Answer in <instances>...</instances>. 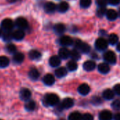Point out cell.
<instances>
[{
    "mask_svg": "<svg viewBox=\"0 0 120 120\" xmlns=\"http://www.w3.org/2000/svg\"><path fill=\"white\" fill-rule=\"evenodd\" d=\"M59 102V97L54 94H49L46 95L44 98V103L47 105L54 106L56 105Z\"/></svg>",
    "mask_w": 120,
    "mask_h": 120,
    "instance_id": "cell-1",
    "label": "cell"
},
{
    "mask_svg": "<svg viewBox=\"0 0 120 120\" xmlns=\"http://www.w3.org/2000/svg\"><path fill=\"white\" fill-rule=\"evenodd\" d=\"M75 47L77 49H78L79 51H80L82 53H88L90 52L91 51V47L90 46L85 43V42H83L82 41L79 40V39H77L75 42Z\"/></svg>",
    "mask_w": 120,
    "mask_h": 120,
    "instance_id": "cell-2",
    "label": "cell"
},
{
    "mask_svg": "<svg viewBox=\"0 0 120 120\" xmlns=\"http://www.w3.org/2000/svg\"><path fill=\"white\" fill-rule=\"evenodd\" d=\"M103 58L107 63L110 64H115L117 62V56L115 53L112 51L105 52L103 55Z\"/></svg>",
    "mask_w": 120,
    "mask_h": 120,
    "instance_id": "cell-3",
    "label": "cell"
},
{
    "mask_svg": "<svg viewBox=\"0 0 120 120\" xmlns=\"http://www.w3.org/2000/svg\"><path fill=\"white\" fill-rule=\"evenodd\" d=\"M108 42L104 38H98L95 42V46L98 51H104L108 48Z\"/></svg>",
    "mask_w": 120,
    "mask_h": 120,
    "instance_id": "cell-4",
    "label": "cell"
},
{
    "mask_svg": "<svg viewBox=\"0 0 120 120\" xmlns=\"http://www.w3.org/2000/svg\"><path fill=\"white\" fill-rule=\"evenodd\" d=\"M15 25L19 30H25L28 27V22L27 20L23 17H18L15 22Z\"/></svg>",
    "mask_w": 120,
    "mask_h": 120,
    "instance_id": "cell-5",
    "label": "cell"
},
{
    "mask_svg": "<svg viewBox=\"0 0 120 120\" xmlns=\"http://www.w3.org/2000/svg\"><path fill=\"white\" fill-rule=\"evenodd\" d=\"M1 26L5 31H11L13 28L14 24L11 19L6 18L2 20L1 23Z\"/></svg>",
    "mask_w": 120,
    "mask_h": 120,
    "instance_id": "cell-6",
    "label": "cell"
},
{
    "mask_svg": "<svg viewBox=\"0 0 120 120\" xmlns=\"http://www.w3.org/2000/svg\"><path fill=\"white\" fill-rule=\"evenodd\" d=\"M59 43L62 46H70V45H72L73 44V40L69 36H63V37H61L60 38Z\"/></svg>",
    "mask_w": 120,
    "mask_h": 120,
    "instance_id": "cell-7",
    "label": "cell"
},
{
    "mask_svg": "<svg viewBox=\"0 0 120 120\" xmlns=\"http://www.w3.org/2000/svg\"><path fill=\"white\" fill-rule=\"evenodd\" d=\"M31 91L28 89H22L20 92V97L21 100L22 101H27L31 97Z\"/></svg>",
    "mask_w": 120,
    "mask_h": 120,
    "instance_id": "cell-8",
    "label": "cell"
},
{
    "mask_svg": "<svg viewBox=\"0 0 120 120\" xmlns=\"http://www.w3.org/2000/svg\"><path fill=\"white\" fill-rule=\"evenodd\" d=\"M44 11L46 13H53L56 11V4L54 3H53L51 1H49V2H46L44 4Z\"/></svg>",
    "mask_w": 120,
    "mask_h": 120,
    "instance_id": "cell-9",
    "label": "cell"
},
{
    "mask_svg": "<svg viewBox=\"0 0 120 120\" xmlns=\"http://www.w3.org/2000/svg\"><path fill=\"white\" fill-rule=\"evenodd\" d=\"M73 105H74V101L70 98H66L63 101L60 107L63 109H68L72 108Z\"/></svg>",
    "mask_w": 120,
    "mask_h": 120,
    "instance_id": "cell-10",
    "label": "cell"
},
{
    "mask_svg": "<svg viewBox=\"0 0 120 120\" xmlns=\"http://www.w3.org/2000/svg\"><path fill=\"white\" fill-rule=\"evenodd\" d=\"M112 114L109 110H103L99 114V120H112Z\"/></svg>",
    "mask_w": 120,
    "mask_h": 120,
    "instance_id": "cell-11",
    "label": "cell"
},
{
    "mask_svg": "<svg viewBox=\"0 0 120 120\" xmlns=\"http://www.w3.org/2000/svg\"><path fill=\"white\" fill-rule=\"evenodd\" d=\"M78 92L82 96H86L90 92V87L86 84H82L78 87Z\"/></svg>",
    "mask_w": 120,
    "mask_h": 120,
    "instance_id": "cell-12",
    "label": "cell"
},
{
    "mask_svg": "<svg viewBox=\"0 0 120 120\" xmlns=\"http://www.w3.org/2000/svg\"><path fill=\"white\" fill-rule=\"evenodd\" d=\"M43 82H44V83L46 85H47V86H51L55 82V78H54L53 75H52L51 74H47V75H46L44 77Z\"/></svg>",
    "mask_w": 120,
    "mask_h": 120,
    "instance_id": "cell-13",
    "label": "cell"
},
{
    "mask_svg": "<svg viewBox=\"0 0 120 120\" xmlns=\"http://www.w3.org/2000/svg\"><path fill=\"white\" fill-rule=\"evenodd\" d=\"M25 37V32L22 30H17L13 32V38L16 41H20Z\"/></svg>",
    "mask_w": 120,
    "mask_h": 120,
    "instance_id": "cell-14",
    "label": "cell"
},
{
    "mask_svg": "<svg viewBox=\"0 0 120 120\" xmlns=\"http://www.w3.org/2000/svg\"><path fill=\"white\" fill-rule=\"evenodd\" d=\"M49 64L51 67L56 68L60 65V58L59 56H53L49 59Z\"/></svg>",
    "mask_w": 120,
    "mask_h": 120,
    "instance_id": "cell-15",
    "label": "cell"
},
{
    "mask_svg": "<svg viewBox=\"0 0 120 120\" xmlns=\"http://www.w3.org/2000/svg\"><path fill=\"white\" fill-rule=\"evenodd\" d=\"M58 55H59L60 58L67 59L70 57V51L67 48H61L58 51Z\"/></svg>",
    "mask_w": 120,
    "mask_h": 120,
    "instance_id": "cell-16",
    "label": "cell"
},
{
    "mask_svg": "<svg viewBox=\"0 0 120 120\" xmlns=\"http://www.w3.org/2000/svg\"><path fill=\"white\" fill-rule=\"evenodd\" d=\"M106 17L110 20H115L118 17V13L114 9H109L106 12Z\"/></svg>",
    "mask_w": 120,
    "mask_h": 120,
    "instance_id": "cell-17",
    "label": "cell"
},
{
    "mask_svg": "<svg viewBox=\"0 0 120 120\" xmlns=\"http://www.w3.org/2000/svg\"><path fill=\"white\" fill-rule=\"evenodd\" d=\"M83 68L86 71H92L96 68V63L92 60H87L84 63Z\"/></svg>",
    "mask_w": 120,
    "mask_h": 120,
    "instance_id": "cell-18",
    "label": "cell"
},
{
    "mask_svg": "<svg viewBox=\"0 0 120 120\" xmlns=\"http://www.w3.org/2000/svg\"><path fill=\"white\" fill-rule=\"evenodd\" d=\"M28 75L29 77L33 80V81H36L38 79V78L39 77V71L36 69V68H32L29 72H28Z\"/></svg>",
    "mask_w": 120,
    "mask_h": 120,
    "instance_id": "cell-19",
    "label": "cell"
},
{
    "mask_svg": "<svg viewBox=\"0 0 120 120\" xmlns=\"http://www.w3.org/2000/svg\"><path fill=\"white\" fill-rule=\"evenodd\" d=\"M98 70L101 74H108L110 72V67L107 63H101L98 66Z\"/></svg>",
    "mask_w": 120,
    "mask_h": 120,
    "instance_id": "cell-20",
    "label": "cell"
},
{
    "mask_svg": "<svg viewBox=\"0 0 120 120\" xmlns=\"http://www.w3.org/2000/svg\"><path fill=\"white\" fill-rule=\"evenodd\" d=\"M55 32L58 34H62L65 31V26L63 23H58L53 27Z\"/></svg>",
    "mask_w": 120,
    "mask_h": 120,
    "instance_id": "cell-21",
    "label": "cell"
},
{
    "mask_svg": "<svg viewBox=\"0 0 120 120\" xmlns=\"http://www.w3.org/2000/svg\"><path fill=\"white\" fill-rule=\"evenodd\" d=\"M25 58V56L22 53H15L13 57V60L15 63L19 64L21 63Z\"/></svg>",
    "mask_w": 120,
    "mask_h": 120,
    "instance_id": "cell-22",
    "label": "cell"
},
{
    "mask_svg": "<svg viewBox=\"0 0 120 120\" xmlns=\"http://www.w3.org/2000/svg\"><path fill=\"white\" fill-rule=\"evenodd\" d=\"M67 73H68V71H67L66 68L64 67L59 68L57 70H56V71H55V75L58 78H62V77L66 76Z\"/></svg>",
    "mask_w": 120,
    "mask_h": 120,
    "instance_id": "cell-23",
    "label": "cell"
},
{
    "mask_svg": "<svg viewBox=\"0 0 120 120\" xmlns=\"http://www.w3.org/2000/svg\"><path fill=\"white\" fill-rule=\"evenodd\" d=\"M115 94L111 89H106L103 93V97L105 100H111L114 98Z\"/></svg>",
    "mask_w": 120,
    "mask_h": 120,
    "instance_id": "cell-24",
    "label": "cell"
},
{
    "mask_svg": "<svg viewBox=\"0 0 120 120\" xmlns=\"http://www.w3.org/2000/svg\"><path fill=\"white\" fill-rule=\"evenodd\" d=\"M57 8H58V11L59 12H60V13H65V12H66L68 10V8H69V4L67 2H65V1H63V2H61V3H60L58 4Z\"/></svg>",
    "mask_w": 120,
    "mask_h": 120,
    "instance_id": "cell-25",
    "label": "cell"
},
{
    "mask_svg": "<svg viewBox=\"0 0 120 120\" xmlns=\"http://www.w3.org/2000/svg\"><path fill=\"white\" fill-rule=\"evenodd\" d=\"M41 56V53L37 50H31L29 53V57L32 60H37L40 58Z\"/></svg>",
    "mask_w": 120,
    "mask_h": 120,
    "instance_id": "cell-26",
    "label": "cell"
},
{
    "mask_svg": "<svg viewBox=\"0 0 120 120\" xmlns=\"http://www.w3.org/2000/svg\"><path fill=\"white\" fill-rule=\"evenodd\" d=\"M119 37L116 34H111L108 37V43L111 45H115L118 42Z\"/></svg>",
    "mask_w": 120,
    "mask_h": 120,
    "instance_id": "cell-27",
    "label": "cell"
},
{
    "mask_svg": "<svg viewBox=\"0 0 120 120\" xmlns=\"http://www.w3.org/2000/svg\"><path fill=\"white\" fill-rule=\"evenodd\" d=\"M9 65V59L6 56H0V68H4Z\"/></svg>",
    "mask_w": 120,
    "mask_h": 120,
    "instance_id": "cell-28",
    "label": "cell"
},
{
    "mask_svg": "<svg viewBox=\"0 0 120 120\" xmlns=\"http://www.w3.org/2000/svg\"><path fill=\"white\" fill-rule=\"evenodd\" d=\"M82 115L79 112H73L68 117V120H82Z\"/></svg>",
    "mask_w": 120,
    "mask_h": 120,
    "instance_id": "cell-29",
    "label": "cell"
},
{
    "mask_svg": "<svg viewBox=\"0 0 120 120\" xmlns=\"http://www.w3.org/2000/svg\"><path fill=\"white\" fill-rule=\"evenodd\" d=\"M67 68H68V70H70L71 72H73V71H75L77 69L78 65H77V63L75 60H71V61H70V62L68 63Z\"/></svg>",
    "mask_w": 120,
    "mask_h": 120,
    "instance_id": "cell-30",
    "label": "cell"
},
{
    "mask_svg": "<svg viewBox=\"0 0 120 120\" xmlns=\"http://www.w3.org/2000/svg\"><path fill=\"white\" fill-rule=\"evenodd\" d=\"M2 37L4 41H10L11 39H13V32L11 31H5L4 33L2 34Z\"/></svg>",
    "mask_w": 120,
    "mask_h": 120,
    "instance_id": "cell-31",
    "label": "cell"
},
{
    "mask_svg": "<svg viewBox=\"0 0 120 120\" xmlns=\"http://www.w3.org/2000/svg\"><path fill=\"white\" fill-rule=\"evenodd\" d=\"M25 107L27 111H33L36 108V103L33 101H27Z\"/></svg>",
    "mask_w": 120,
    "mask_h": 120,
    "instance_id": "cell-32",
    "label": "cell"
},
{
    "mask_svg": "<svg viewBox=\"0 0 120 120\" xmlns=\"http://www.w3.org/2000/svg\"><path fill=\"white\" fill-rule=\"evenodd\" d=\"M70 56L71 57V58L73 60H78L80 59L81 58V56H80V53L75 49L72 50L70 51Z\"/></svg>",
    "mask_w": 120,
    "mask_h": 120,
    "instance_id": "cell-33",
    "label": "cell"
},
{
    "mask_svg": "<svg viewBox=\"0 0 120 120\" xmlns=\"http://www.w3.org/2000/svg\"><path fill=\"white\" fill-rule=\"evenodd\" d=\"M6 50L8 53H14L16 52V46L13 44H8L6 46Z\"/></svg>",
    "mask_w": 120,
    "mask_h": 120,
    "instance_id": "cell-34",
    "label": "cell"
},
{
    "mask_svg": "<svg viewBox=\"0 0 120 120\" xmlns=\"http://www.w3.org/2000/svg\"><path fill=\"white\" fill-rule=\"evenodd\" d=\"M107 11L108 10L105 8V7H99L98 9L97 10L96 14L98 17H103V15H106Z\"/></svg>",
    "mask_w": 120,
    "mask_h": 120,
    "instance_id": "cell-35",
    "label": "cell"
},
{
    "mask_svg": "<svg viewBox=\"0 0 120 120\" xmlns=\"http://www.w3.org/2000/svg\"><path fill=\"white\" fill-rule=\"evenodd\" d=\"M91 4V0H80V6L82 8H88Z\"/></svg>",
    "mask_w": 120,
    "mask_h": 120,
    "instance_id": "cell-36",
    "label": "cell"
},
{
    "mask_svg": "<svg viewBox=\"0 0 120 120\" xmlns=\"http://www.w3.org/2000/svg\"><path fill=\"white\" fill-rule=\"evenodd\" d=\"M112 107L113 109L116 110H120V100H115L112 103Z\"/></svg>",
    "mask_w": 120,
    "mask_h": 120,
    "instance_id": "cell-37",
    "label": "cell"
},
{
    "mask_svg": "<svg viewBox=\"0 0 120 120\" xmlns=\"http://www.w3.org/2000/svg\"><path fill=\"white\" fill-rule=\"evenodd\" d=\"M108 2V0H96V4L99 7H105Z\"/></svg>",
    "mask_w": 120,
    "mask_h": 120,
    "instance_id": "cell-38",
    "label": "cell"
},
{
    "mask_svg": "<svg viewBox=\"0 0 120 120\" xmlns=\"http://www.w3.org/2000/svg\"><path fill=\"white\" fill-rule=\"evenodd\" d=\"M82 120H94V117L92 116V115L89 113H85L82 115Z\"/></svg>",
    "mask_w": 120,
    "mask_h": 120,
    "instance_id": "cell-39",
    "label": "cell"
},
{
    "mask_svg": "<svg viewBox=\"0 0 120 120\" xmlns=\"http://www.w3.org/2000/svg\"><path fill=\"white\" fill-rule=\"evenodd\" d=\"M114 92L116 94H117V95H119L120 96V84H116L115 86H114Z\"/></svg>",
    "mask_w": 120,
    "mask_h": 120,
    "instance_id": "cell-40",
    "label": "cell"
},
{
    "mask_svg": "<svg viewBox=\"0 0 120 120\" xmlns=\"http://www.w3.org/2000/svg\"><path fill=\"white\" fill-rule=\"evenodd\" d=\"M108 3L112 6H117L120 3V0H108Z\"/></svg>",
    "mask_w": 120,
    "mask_h": 120,
    "instance_id": "cell-41",
    "label": "cell"
},
{
    "mask_svg": "<svg viewBox=\"0 0 120 120\" xmlns=\"http://www.w3.org/2000/svg\"><path fill=\"white\" fill-rule=\"evenodd\" d=\"M93 102L94 104H100L101 103V100L99 97H94Z\"/></svg>",
    "mask_w": 120,
    "mask_h": 120,
    "instance_id": "cell-42",
    "label": "cell"
},
{
    "mask_svg": "<svg viewBox=\"0 0 120 120\" xmlns=\"http://www.w3.org/2000/svg\"><path fill=\"white\" fill-rule=\"evenodd\" d=\"M115 120H120V113H117L114 117Z\"/></svg>",
    "mask_w": 120,
    "mask_h": 120,
    "instance_id": "cell-43",
    "label": "cell"
},
{
    "mask_svg": "<svg viewBox=\"0 0 120 120\" xmlns=\"http://www.w3.org/2000/svg\"><path fill=\"white\" fill-rule=\"evenodd\" d=\"M117 50L120 52V43H118V44L117 45Z\"/></svg>",
    "mask_w": 120,
    "mask_h": 120,
    "instance_id": "cell-44",
    "label": "cell"
},
{
    "mask_svg": "<svg viewBox=\"0 0 120 120\" xmlns=\"http://www.w3.org/2000/svg\"><path fill=\"white\" fill-rule=\"evenodd\" d=\"M18 0H8V1L9 2V3H13V2H15V1H17Z\"/></svg>",
    "mask_w": 120,
    "mask_h": 120,
    "instance_id": "cell-45",
    "label": "cell"
},
{
    "mask_svg": "<svg viewBox=\"0 0 120 120\" xmlns=\"http://www.w3.org/2000/svg\"><path fill=\"white\" fill-rule=\"evenodd\" d=\"M2 34H3V32H2V30H1V29L0 28V37L2 36Z\"/></svg>",
    "mask_w": 120,
    "mask_h": 120,
    "instance_id": "cell-46",
    "label": "cell"
},
{
    "mask_svg": "<svg viewBox=\"0 0 120 120\" xmlns=\"http://www.w3.org/2000/svg\"><path fill=\"white\" fill-rule=\"evenodd\" d=\"M119 15H120V10H119Z\"/></svg>",
    "mask_w": 120,
    "mask_h": 120,
    "instance_id": "cell-47",
    "label": "cell"
},
{
    "mask_svg": "<svg viewBox=\"0 0 120 120\" xmlns=\"http://www.w3.org/2000/svg\"></svg>",
    "mask_w": 120,
    "mask_h": 120,
    "instance_id": "cell-48",
    "label": "cell"
}]
</instances>
